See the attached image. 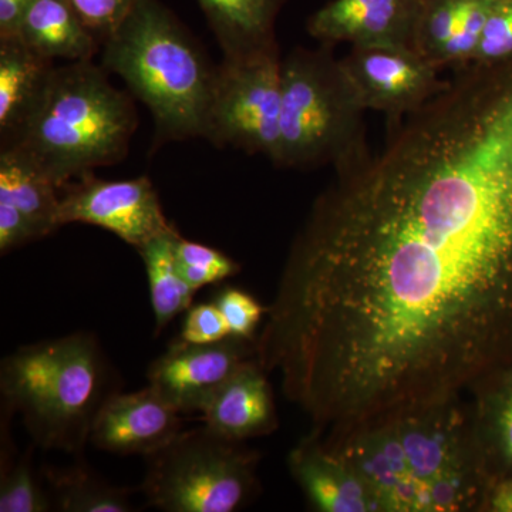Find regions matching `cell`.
I'll return each mask as SVG.
<instances>
[{
    "label": "cell",
    "instance_id": "obj_9",
    "mask_svg": "<svg viewBox=\"0 0 512 512\" xmlns=\"http://www.w3.org/2000/svg\"><path fill=\"white\" fill-rule=\"evenodd\" d=\"M340 62L367 111L384 114L387 128L402 124L448 83L436 64L409 47L355 46Z\"/></svg>",
    "mask_w": 512,
    "mask_h": 512
},
{
    "label": "cell",
    "instance_id": "obj_10",
    "mask_svg": "<svg viewBox=\"0 0 512 512\" xmlns=\"http://www.w3.org/2000/svg\"><path fill=\"white\" fill-rule=\"evenodd\" d=\"M60 195V225H94L136 249L173 227L147 177L101 180L87 173L64 185Z\"/></svg>",
    "mask_w": 512,
    "mask_h": 512
},
{
    "label": "cell",
    "instance_id": "obj_20",
    "mask_svg": "<svg viewBox=\"0 0 512 512\" xmlns=\"http://www.w3.org/2000/svg\"><path fill=\"white\" fill-rule=\"evenodd\" d=\"M16 36L53 62L56 59L67 63L93 60L101 49L100 40L86 28L66 0H35Z\"/></svg>",
    "mask_w": 512,
    "mask_h": 512
},
{
    "label": "cell",
    "instance_id": "obj_18",
    "mask_svg": "<svg viewBox=\"0 0 512 512\" xmlns=\"http://www.w3.org/2000/svg\"><path fill=\"white\" fill-rule=\"evenodd\" d=\"M471 393V419L491 484L512 476V362L478 380Z\"/></svg>",
    "mask_w": 512,
    "mask_h": 512
},
{
    "label": "cell",
    "instance_id": "obj_26",
    "mask_svg": "<svg viewBox=\"0 0 512 512\" xmlns=\"http://www.w3.org/2000/svg\"><path fill=\"white\" fill-rule=\"evenodd\" d=\"M212 302L220 308L231 336L255 340L256 330L264 320L268 308L256 301L254 296L237 286H224L215 293Z\"/></svg>",
    "mask_w": 512,
    "mask_h": 512
},
{
    "label": "cell",
    "instance_id": "obj_29",
    "mask_svg": "<svg viewBox=\"0 0 512 512\" xmlns=\"http://www.w3.org/2000/svg\"><path fill=\"white\" fill-rule=\"evenodd\" d=\"M231 336L224 315L214 302L198 303L185 313L178 339L195 345L220 342Z\"/></svg>",
    "mask_w": 512,
    "mask_h": 512
},
{
    "label": "cell",
    "instance_id": "obj_22",
    "mask_svg": "<svg viewBox=\"0 0 512 512\" xmlns=\"http://www.w3.org/2000/svg\"><path fill=\"white\" fill-rule=\"evenodd\" d=\"M178 235L173 225L137 249L146 266L151 306L156 319V335L178 315L191 308L197 292L184 281L178 271L174 252Z\"/></svg>",
    "mask_w": 512,
    "mask_h": 512
},
{
    "label": "cell",
    "instance_id": "obj_28",
    "mask_svg": "<svg viewBox=\"0 0 512 512\" xmlns=\"http://www.w3.org/2000/svg\"><path fill=\"white\" fill-rule=\"evenodd\" d=\"M101 46L127 18L137 0H66Z\"/></svg>",
    "mask_w": 512,
    "mask_h": 512
},
{
    "label": "cell",
    "instance_id": "obj_31",
    "mask_svg": "<svg viewBox=\"0 0 512 512\" xmlns=\"http://www.w3.org/2000/svg\"><path fill=\"white\" fill-rule=\"evenodd\" d=\"M35 0H0V37L18 35L20 23Z\"/></svg>",
    "mask_w": 512,
    "mask_h": 512
},
{
    "label": "cell",
    "instance_id": "obj_15",
    "mask_svg": "<svg viewBox=\"0 0 512 512\" xmlns=\"http://www.w3.org/2000/svg\"><path fill=\"white\" fill-rule=\"evenodd\" d=\"M268 376L256 357L247 360L202 410L204 426L244 443L278 430L274 389Z\"/></svg>",
    "mask_w": 512,
    "mask_h": 512
},
{
    "label": "cell",
    "instance_id": "obj_24",
    "mask_svg": "<svg viewBox=\"0 0 512 512\" xmlns=\"http://www.w3.org/2000/svg\"><path fill=\"white\" fill-rule=\"evenodd\" d=\"M9 437L2 446L0 470V512H47L55 508L52 495L40 484V474L33 467L32 450L15 461L10 460Z\"/></svg>",
    "mask_w": 512,
    "mask_h": 512
},
{
    "label": "cell",
    "instance_id": "obj_21",
    "mask_svg": "<svg viewBox=\"0 0 512 512\" xmlns=\"http://www.w3.org/2000/svg\"><path fill=\"white\" fill-rule=\"evenodd\" d=\"M0 201L22 212L45 238L62 225L59 222V188L22 148L8 144L0 153Z\"/></svg>",
    "mask_w": 512,
    "mask_h": 512
},
{
    "label": "cell",
    "instance_id": "obj_2",
    "mask_svg": "<svg viewBox=\"0 0 512 512\" xmlns=\"http://www.w3.org/2000/svg\"><path fill=\"white\" fill-rule=\"evenodd\" d=\"M116 392L113 367L89 332L20 346L0 365L2 409L20 414L33 444L46 451L80 456Z\"/></svg>",
    "mask_w": 512,
    "mask_h": 512
},
{
    "label": "cell",
    "instance_id": "obj_13",
    "mask_svg": "<svg viewBox=\"0 0 512 512\" xmlns=\"http://www.w3.org/2000/svg\"><path fill=\"white\" fill-rule=\"evenodd\" d=\"M183 430L181 413L147 386L111 394L94 419L90 443L117 456L148 457Z\"/></svg>",
    "mask_w": 512,
    "mask_h": 512
},
{
    "label": "cell",
    "instance_id": "obj_7",
    "mask_svg": "<svg viewBox=\"0 0 512 512\" xmlns=\"http://www.w3.org/2000/svg\"><path fill=\"white\" fill-rule=\"evenodd\" d=\"M141 493L164 512H237L259 490V454L208 429L183 430L146 457Z\"/></svg>",
    "mask_w": 512,
    "mask_h": 512
},
{
    "label": "cell",
    "instance_id": "obj_4",
    "mask_svg": "<svg viewBox=\"0 0 512 512\" xmlns=\"http://www.w3.org/2000/svg\"><path fill=\"white\" fill-rule=\"evenodd\" d=\"M137 127L133 101L93 60L55 67L42 100L15 140L63 188L126 157ZM3 144V146H8Z\"/></svg>",
    "mask_w": 512,
    "mask_h": 512
},
{
    "label": "cell",
    "instance_id": "obj_27",
    "mask_svg": "<svg viewBox=\"0 0 512 512\" xmlns=\"http://www.w3.org/2000/svg\"><path fill=\"white\" fill-rule=\"evenodd\" d=\"M512 57V0H493L474 62L497 63Z\"/></svg>",
    "mask_w": 512,
    "mask_h": 512
},
{
    "label": "cell",
    "instance_id": "obj_16",
    "mask_svg": "<svg viewBox=\"0 0 512 512\" xmlns=\"http://www.w3.org/2000/svg\"><path fill=\"white\" fill-rule=\"evenodd\" d=\"M493 0H426L413 49L440 70L474 62Z\"/></svg>",
    "mask_w": 512,
    "mask_h": 512
},
{
    "label": "cell",
    "instance_id": "obj_17",
    "mask_svg": "<svg viewBox=\"0 0 512 512\" xmlns=\"http://www.w3.org/2000/svg\"><path fill=\"white\" fill-rule=\"evenodd\" d=\"M53 60L40 56L18 36L0 37V133L3 144L15 140L42 100Z\"/></svg>",
    "mask_w": 512,
    "mask_h": 512
},
{
    "label": "cell",
    "instance_id": "obj_6",
    "mask_svg": "<svg viewBox=\"0 0 512 512\" xmlns=\"http://www.w3.org/2000/svg\"><path fill=\"white\" fill-rule=\"evenodd\" d=\"M387 414L419 494L420 512H483L491 480L463 394Z\"/></svg>",
    "mask_w": 512,
    "mask_h": 512
},
{
    "label": "cell",
    "instance_id": "obj_14",
    "mask_svg": "<svg viewBox=\"0 0 512 512\" xmlns=\"http://www.w3.org/2000/svg\"><path fill=\"white\" fill-rule=\"evenodd\" d=\"M289 473L319 512H376L365 484L346 458L312 429L289 451Z\"/></svg>",
    "mask_w": 512,
    "mask_h": 512
},
{
    "label": "cell",
    "instance_id": "obj_25",
    "mask_svg": "<svg viewBox=\"0 0 512 512\" xmlns=\"http://www.w3.org/2000/svg\"><path fill=\"white\" fill-rule=\"evenodd\" d=\"M174 252L178 271L194 291L220 284L241 271V265L224 252L181 235L175 239Z\"/></svg>",
    "mask_w": 512,
    "mask_h": 512
},
{
    "label": "cell",
    "instance_id": "obj_30",
    "mask_svg": "<svg viewBox=\"0 0 512 512\" xmlns=\"http://www.w3.org/2000/svg\"><path fill=\"white\" fill-rule=\"evenodd\" d=\"M39 239L30 222L9 202L0 201V252L9 254Z\"/></svg>",
    "mask_w": 512,
    "mask_h": 512
},
{
    "label": "cell",
    "instance_id": "obj_3",
    "mask_svg": "<svg viewBox=\"0 0 512 512\" xmlns=\"http://www.w3.org/2000/svg\"><path fill=\"white\" fill-rule=\"evenodd\" d=\"M101 49V67L150 110L157 141L204 137L217 67L170 10L137 0Z\"/></svg>",
    "mask_w": 512,
    "mask_h": 512
},
{
    "label": "cell",
    "instance_id": "obj_12",
    "mask_svg": "<svg viewBox=\"0 0 512 512\" xmlns=\"http://www.w3.org/2000/svg\"><path fill=\"white\" fill-rule=\"evenodd\" d=\"M424 3L426 0H330L313 13L306 28L322 45L413 49Z\"/></svg>",
    "mask_w": 512,
    "mask_h": 512
},
{
    "label": "cell",
    "instance_id": "obj_1",
    "mask_svg": "<svg viewBox=\"0 0 512 512\" xmlns=\"http://www.w3.org/2000/svg\"><path fill=\"white\" fill-rule=\"evenodd\" d=\"M255 343L320 430L467 393L512 362V57L453 70L336 173Z\"/></svg>",
    "mask_w": 512,
    "mask_h": 512
},
{
    "label": "cell",
    "instance_id": "obj_5",
    "mask_svg": "<svg viewBox=\"0 0 512 512\" xmlns=\"http://www.w3.org/2000/svg\"><path fill=\"white\" fill-rule=\"evenodd\" d=\"M278 156L282 168L332 165L336 173L370 157L366 107L333 46L296 47L281 67Z\"/></svg>",
    "mask_w": 512,
    "mask_h": 512
},
{
    "label": "cell",
    "instance_id": "obj_8",
    "mask_svg": "<svg viewBox=\"0 0 512 512\" xmlns=\"http://www.w3.org/2000/svg\"><path fill=\"white\" fill-rule=\"evenodd\" d=\"M281 67L279 49L241 59H222L215 69L204 138L217 147L261 154L275 163Z\"/></svg>",
    "mask_w": 512,
    "mask_h": 512
},
{
    "label": "cell",
    "instance_id": "obj_23",
    "mask_svg": "<svg viewBox=\"0 0 512 512\" xmlns=\"http://www.w3.org/2000/svg\"><path fill=\"white\" fill-rule=\"evenodd\" d=\"M56 510L64 512H131L130 488L116 487L80 463L42 470Z\"/></svg>",
    "mask_w": 512,
    "mask_h": 512
},
{
    "label": "cell",
    "instance_id": "obj_19",
    "mask_svg": "<svg viewBox=\"0 0 512 512\" xmlns=\"http://www.w3.org/2000/svg\"><path fill=\"white\" fill-rule=\"evenodd\" d=\"M224 59L278 50L276 19L286 0H197Z\"/></svg>",
    "mask_w": 512,
    "mask_h": 512
},
{
    "label": "cell",
    "instance_id": "obj_11",
    "mask_svg": "<svg viewBox=\"0 0 512 512\" xmlns=\"http://www.w3.org/2000/svg\"><path fill=\"white\" fill-rule=\"evenodd\" d=\"M252 357L255 340L229 336L195 345L177 339L148 366V386L178 413H201L222 384Z\"/></svg>",
    "mask_w": 512,
    "mask_h": 512
},
{
    "label": "cell",
    "instance_id": "obj_32",
    "mask_svg": "<svg viewBox=\"0 0 512 512\" xmlns=\"http://www.w3.org/2000/svg\"><path fill=\"white\" fill-rule=\"evenodd\" d=\"M483 512H512V476L495 480L490 485Z\"/></svg>",
    "mask_w": 512,
    "mask_h": 512
}]
</instances>
